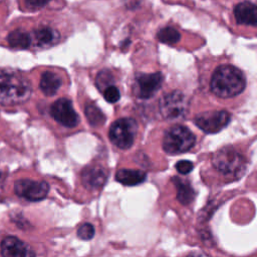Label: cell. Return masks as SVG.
<instances>
[{
	"instance_id": "4",
	"label": "cell",
	"mask_w": 257,
	"mask_h": 257,
	"mask_svg": "<svg viewBox=\"0 0 257 257\" xmlns=\"http://www.w3.org/2000/svg\"><path fill=\"white\" fill-rule=\"evenodd\" d=\"M195 142V135L187 126L176 124L166 131L163 148L169 155H179L191 150Z\"/></svg>"
},
{
	"instance_id": "1",
	"label": "cell",
	"mask_w": 257,
	"mask_h": 257,
	"mask_svg": "<svg viewBox=\"0 0 257 257\" xmlns=\"http://www.w3.org/2000/svg\"><path fill=\"white\" fill-rule=\"evenodd\" d=\"M32 92L30 82L14 71L0 70V103L20 104L28 100Z\"/></svg>"
},
{
	"instance_id": "24",
	"label": "cell",
	"mask_w": 257,
	"mask_h": 257,
	"mask_svg": "<svg viewBox=\"0 0 257 257\" xmlns=\"http://www.w3.org/2000/svg\"><path fill=\"white\" fill-rule=\"evenodd\" d=\"M194 168V165L192 162L190 161H187V160H183V161H179L177 164H176V169L177 171L180 173V174H183V175H186V174H189Z\"/></svg>"
},
{
	"instance_id": "15",
	"label": "cell",
	"mask_w": 257,
	"mask_h": 257,
	"mask_svg": "<svg viewBox=\"0 0 257 257\" xmlns=\"http://www.w3.org/2000/svg\"><path fill=\"white\" fill-rule=\"evenodd\" d=\"M147 178L145 172L140 170H127L121 169L117 171L115 179L117 182L121 183L124 186H136L143 183Z\"/></svg>"
},
{
	"instance_id": "9",
	"label": "cell",
	"mask_w": 257,
	"mask_h": 257,
	"mask_svg": "<svg viewBox=\"0 0 257 257\" xmlns=\"http://www.w3.org/2000/svg\"><path fill=\"white\" fill-rule=\"evenodd\" d=\"M52 117L66 127H74L79 122V117L72 103L67 98H59L50 107Z\"/></svg>"
},
{
	"instance_id": "2",
	"label": "cell",
	"mask_w": 257,
	"mask_h": 257,
	"mask_svg": "<svg viewBox=\"0 0 257 257\" xmlns=\"http://www.w3.org/2000/svg\"><path fill=\"white\" fill-rule=\"evenodd\" d=\"M246 85L241 70L233 65H221L213 73L210 86L213 93L220 97H232L241 93Z\"/></svg>"
},
{
	"instance_id": "13",
	"label": "cell",
	"mask_w": 257,
	"mask_h": 257,
	"mask_svg": "<svg viewBox=\"0 0 257 257\" xmlns=\"http://www.w3.org/2000/svg\"><path fill=\"white\" fill-rule=\"evenodd\" d=\"M82 182L88 189L94 190L101 188L106 181V174L99 167H87L81 174Z\"/></svg>"
},
{
	"instance_id": "19",
	"label": "cell",
	"mask_w": 257,
	"mask_h": 257,
	"mask_svg": "<svg viewBox=\"0 0 257 257\" xmlns=\"http://www.w3.org/2000/svg\"><path fill=\"white\" fill-rule=\"evenodd\" d=\"M85 115L89 123L93 126L101 125L105 121V116L102 111L94 104H87L85 106Z\"/></svg>"
},
{
	"instance_id": "25",
	"label": "cell",
	"mask_w": 257,
	"mask_h": 257,
	"mask_svg": "<svg viewBox=\"0 0 257 257\" xmlns=\"http://www.w3.org/2000/svg\"><path fill=\"white\" fill-rule=\"evenodd\" d=\"M25 4L28 8L38 9L45 6L50 0H24Z\"/></svg>"
},
{
	"instance_id": "11",
	"label": "cell",
	"mask_w": 257,
	"mask_h": 257,
	"mask_svg": "<svg viewBox=\"0 0 257 257\" xmlns=\"http://www.w3.org/2000/svg\"><path fill=\"white\" fill-rule=\"evenodd\" d=\"M1 253L6 257H26L34 256L31 248L16 237H6L1 242Z\"/></svg>"
},
{
	"instance_id": "21",
	"label": "cell",
	"mask_w": 257,
	"mask_h": 257,
	"mask_svg": "<svg viewBox=\"0 0 257 257\" xmlns=\"http://www.w3.org/2000/svg\"><path fill=\"white\" fill-rule=\"evenodd\" d=\"M112 81H113L112 74L108 70H102L97 74L95 83H96V86L98 87V89L103 91L107 86L111 85Z\"/></svg>"
},
{
	"instance_id": "22",
	"label": "cell",
	"mask_w": 257,
	"mask_h": 257,
	"mask_svg": "<svg viewBox=\"0 0 257 257\" xmlns=\"http://www.w3.org/2000/svg\"><path fill=\"white\" fill-rule=\"evenodd\" d=\"M77 236L82 240H90L94 236V228L90 223H84L79 226Z\"/></svg>"
},
{
	"instance_id": "20",
	"label": "cell",
	"mask_w": 257,
	"mask_h": 257,
	"mask_svg": "<svg viewBox=\"0 0 257 257\" xmlns=\"http://www.w3.org/2000/svg\"><path fill=\"white\" fill-rule=\"evenodd\" d=\"M157 37L158 39L163 42V43H166V44H175L177 43L179 40H180V33L178 32V30H176L175 28L173 27H165V28H162L158 34H157Z\"/></svg>"
},
{
	"instance_id": "18",
	"label": "cell",
	"mask_w": 257,
	"mask_h": 257,
	"mask_svg": "<svg viewBox=\"0 0 257 257\" xmlns=\"http://www.w3.org/2000/svg\"><path fill=\"white\" fill-rule=\"evenodd\" d=\"M57 31L49 27H41L34 31V38L38 45H50L58 39Z\"/></svg>"
},
{
	"instance_id": "6",
	"label": "cell",
	"mask_w": 257,
	"mask_h": 257,
	"mask_svg": "<svg viewBox=\"0 0 257 257\" xmlns=\"http://www.w3.org/2000/svg\"><path fill=\"white\" fill-rule=\"evenodd\" d=\"M187 107L188 102L185 95L178 90L167 93L160 99V110L162 115L168 119L183 117Z\"/></svg>"
},
{
	"instance_id": "16",
	"label": "cell",
	"mask_w": 257,
	"mask_h": 257,
	"mask_svg": "<svg viewBox=\"0 0 257 257\" xmlns=\"http://www.w3.org/2000/svg\"><path fill=\"white\" fill-rule=\"evenodd\" d=\"M174 182L177 187V198L183 205H188L195 198V191L186 182L178 178H174Z\"/></svg>"
},
{
	"instance_id": "3",
	"label": "cell",
	"mask_w": 257,
	"mask_h": 257,
	"mask_svg": "<svg viewBox=\"0 0 257 257\" xmlns=\"http://www.w3.org/2000/svg\"><path fill=\"white\" fill-rule=\"evenodd\" d=\"M214 167L226 177L239 178L245 171L244 157L231 147H224L213 156Z\"/></svg>"
},
{
	"instance_id": "12",
	"label": "cell",
	"mask_w": 257,
	"mask_h": 257,
	"mask_svg": "<svg viewBox=\"0 0 257 257\" xmlns=\"http://www.w3.org/2000/svg\"><path fill=\"white\" fill-rule=\"evenodd\" d=\"M234 16L238 24L257 26V5L245 1L234 8Z\"/></svg>"
},
{
	"instance_id": "23",
	"label": "cell",
	"mask_w": 257,
	"mask_h": 257,
	"mask_svg": "<svg viewBox=\"0 0 257 257\" xmlns=\"http://www.w3.org/2000/svg\"><path fill=\"white\" fill-rule=\"evenodd\" d=\"M103 96L106 101H108L110 103H114L119 99L120 93H119V90L117 87H115L113 85H109L103 90Z\"/></svg>"
},
{
	"instance_id": "8",
	"label": "cell",
	"mask_w": 257,
	"mask_h": 257,
	"mask_svg": "<svg viewBox=\"0 0 257 257\" xmlns=\"http://www.w3.org/2000/svg\"><path fill=\"white\" fill-rule=\"evenodd\" d=\"M14 191L16 195L28 201H40L47 196L49 186L43 181L39 182L22 179L15 182Z\"/></svg>"
},
{
	"instance_id": "14",
	"label": "cell",
	"mask_w": 257,
	"mask_h": 257,
	"mask_svg": "<svg viewBox=\"0 0 257 257\" xmlns=\"http://www.w3.org/2000/svg\"><path fill=\"white\" fill-rule=\"evenodd\" d=\"M61 78L50 71H46L41 75L39 87L42 90V92L47 96H52L56 94L59 87L61 86Z\"/></svg>"
},
{
	"instance_id": "7",
	"label": "cell",
	"mask_w": 257,
	"mask_h": 257,
	"mask_svg": "<svg viewBox=\"0 0 257 257\" xmlns=\"http://www.w3.org/2000/svg\"><path fill=\"white\" fill-rule=\"evenodd\" d=\"M230 113L226 110L208 111L198 114L194 121L198 127L207 134H215L224 128L230 121Z\"/></svg>"
},
{
	"instance_id": "10",
	"label": "cell",
	"mask_w": 257,
	"mask_h": 257,
	"mask_svg": "<svg viewBox=\"0 0 257 257\" xmlns=\"http://www.w3.org/2000/svg\"><path fill=\"white\" fill-rule=\"evenodd\" d=\"M161 72L141 73L136 77L135 92L141 98H150L156 94L163 83Z\"/></svg>"
},
{
	"instance_id": "5",
	"label": "cell",
	"mask_w": 257,
	"mask_h": 257,
	"mask_svg": "<svg viewBox=\"0 0 257 257\" xmlns=\"http://www.w3.org/2000/svg\"><path fill=\"white\" fill-rule=\"evenodd\" d=\"M138 132V123L134 118L124 117L115 120L109 128V140L117 148L125 150L134 144Z\"/></svg>"
},
{
	"instance_id": "17",
	"label": "cell",
	"mask_w": 257,
	"mask_h": 257,
	"mask_svg": "<svg viewBox=\"0 0 257 257\" xmlns=\"http://www.w3.org/2000/svg\"><path fill=\"white\" fill-rule=\"evenodd\" d=\"M7 41L13 48L25 49L29 47L31 38L29 34L23 30H14L7 36Z\"/></svg>"
}]
</instances>
